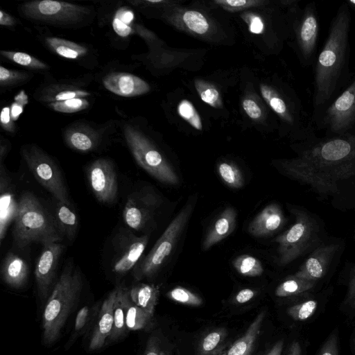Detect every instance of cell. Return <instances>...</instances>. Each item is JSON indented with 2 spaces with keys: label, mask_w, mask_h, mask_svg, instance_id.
<instances>
[{
  "label": "cell",
  "mask_w": 355,
  "mask_h": 355,
  "mask_svg": "<svg viewBox=\"0 0 355 355\" xmlns=\"http://www.w3.org/2000/svg\"><path fill=\"white\" fill-rule=\"evenodd\" d=\"M315 284V282L302 279L293 275L277 287L275 294L281 297L297 295L311 290Z\"/></svg>",
  "instance_id": "4dcf8cb0"
},
{
  "label": "cell",
  "mask_w": 355,
  "mask_h": 355,
  "mask_svg": "<svg viewBox=\"0 0 355 355\" xmlns=\"http://www.w3.org/2000/svg\"><path fill=\"white\" fill-rule=\"evenodd\" d=\"M284 175L311 184L320 172L355 171V135L315 136L302 141L297 158L282 161Z\"/></svg>",
  "instance_id": "7a4b0ae2"
},
{
  "label": "cell",
  "mask_w": 355,
  "mask_h": 355,
  "mask_svg": "<svg viewBox=\"0 0 355 355\" xmlns=\"http://www.w3.org/2000/svg\"><path fill=\"white\" fill-rule=\"evenodd\" d=\"M128 330L124 309L116 295V300L114 310L113 327L108 340L110 341L118 340L126 334Z\"/></svg>",
  "instance_id": "e575fe53"
},
{
  "label": "cell",
  "mask_w": 355,
  "mask_h": 355,
  "mask_svg": "<svg viewBox=\"0 0 355 355\" xmlns=\"http://www.w3.org/2000/svg\"><path fill=\"white\" fill-rule=\"evenodd\" d=\"M266 314V311L263 310L257 315L243 336L227 350V355H246L252 350L253 345L260 334Z\"/></svg>",
  "instance_id": "cb8c5ba5"
},
{
  "label": "cell",
  "mask_w": 355,
  "mask_h": 355,
  "mask_svg": "<svg viewBox=\"0 0 355 355\" xmlns=\"http://www.w3.org/2000/svg\"><path fill=\"white\" fill-rule=\"evenodd\" d=\"M317 306V301L309 300L289 307L287 313L295 320H304L314 313Z\"/></svg>",
  "instance_id": "ab89813d"
},
{
  "label": "cell",
  "mask_w": 355,
  "mask_h": 355,
  "mask_svg": "<svg viewBox=\"0 0 355 355\" xmlns=\"http://www.w3.org/2000/svg\"><path fill=\"white\" fill-rule=\"evenodd\" d=\"M243 108L251 119H257L261 115V108L257 103L252 99H245L243 102Z\"/></svg>",
  "instance_id": "7dc6e473"
},
{
  "label": "cell",
  "mask_w": 355,
  "mask_h": 355,
  "mask_svg": "<svg viewBox=\"0 0 355 355\" xmlns=\"http://www.w3.org/2000/svg\"><path fill=\"white\" fill-rule=\"evenodd\" d=\"M46 42L53 51L65 58L77 59L87 52L85 46L62 38L46 37Z\"/></svg>",
  "instance_id": "f546056e"
},
{
  "label": "cell",
  "mask_w": 355,
  "mask_h": 355,
  "mask_svg": "<svg viewBox=\"0 0 355 355\" xmlns=\"http://www.w3.org/2000/svg\"><path fill=\"white\" fill-rule=\"evenodd\" d=\"M255 295L256 292L254 290L251 288H243L236 294L235 300L239 304H243L252 300Z\"/></svg>",
  "instance_id": "f907efd6"
},
{
  "label": "cell",
  "mask_w": 355,
  "mask_h": 355,
  "mask_svg": "<svg viewBox=\"0 0 355 355\" xmlns=\"http://www.w3.org/2000/svg\"><path fill=\"white\" fill-rule=\"evenodd\" d=\"M218 173L221 180L229 187L241 188L244 184V179L239 168L234 164L221 162L218 165Z\"/></svg>",
  "instance_id": "d6a6232c"
},
{
  "label": "cell",
  "mask_w": 355,
  "mask_h": 355,
  "mask_svg": "<svg viewBox=\"0 0 355 355\" xmlns=\"http://www.w3.org/2000/svg\"><path fill=\"white\" fill-rule=\"evenodd\" d=\"M179 114L194 128L201 130L202 125L199 114L195 107L187 100L182 101L178 107Z\"/></svg>",
  "instance_id": "b9f144b4"
},
{
  "label": "cell",
  "mask_w": 355,
  "mask_h": 355,
  "mask_svg": "<svg viewBox=\"0 0 355 355\" xmlns=\"http://www.w3.org/2000/svg\"><path fill=\"white\" fill-rule=\"evenodd\" d=\"M189 201L168 225L153 248L133 268L134 278L139 281L155 274L173 252L194 208Z\"/></svg>",
  "instance_id": "8992f818"
},
{
  "label": "cell",
  "mask_w": 355,
  "mask_h": 355,
  "mask_svg": "<svg viewBox=\"0 0 355 355\" xmlns=\"http://www.w3.org/2000/svg\"><path fill=\"white\" fill-rule=\"evenodd\" d=\"M100 308L99 305L96 304L92 306H85L78 311L69 343H72L77 338L87 332L96 322Z\"/></svg>",
  "instance_id": "f1b7e54d"
},
{
  "label": "cell",
  "mask_w": 355,
  "mask_h": 355,
  "mask_svg": "<svg viewBox=\"0 0 355 355\" xmlns=\"http://www.w3.org/2000/svg\"><path fill=\"white\" fill-rule=\"evenodd\" d=\"M21 155L35 179L57 201L71 205L61 171L55 162L34 145L25 146Z\"/></svg>",
  "instance_id": "30bf717a"
},
{
  "label": "cell",
  "mask_w": 355,
  "mask_h": 355,
  "mask_svg": "<svg viewBox=\"0 0 355 355\" xmlns=\"http://www.w3.org/2000/svg\"><path fill=\"white\" fill-rule=\"evenodd\" d=\"M232 265L239 273L245 277H258L261 275L264 270L261 261L249 254L236 257L232 261Z\"/></svg>",
  "instance_id": "1f68e13d"
},
{
  "label": "cell",
  "mask_w": 355,
  "mask_h": 355,
  "mask_svg": "<svg viewBox=\"0 0 355 355\" xmlns=\"http://www.w3.org/2000/svg\"><path fill=\"white\" fill-rule=\"evenodd\" d=\"M89 93L81 89H67L61 91L56 94L51 101H62L66 100H70L73 98H80L85 96H89Z\"/></svg>",
  "instance_id": "f6af8a7d"
},
{
  "label": "cell",
  "mask_w": 355,
  "mask_h": 355,
  "mask_svg": "<svg viewBox=\"0 0 355 355\" xmlns=\"http://www.w3.org/2000/svg\"><path fill=\"white\" fill-rule=\"evenodd\" d=\"M124 135L137 163L162 183L176 185L179 178L162 155L137 130L127 125Z\"/></svg>",
  "instance_id": "9c48e42d"
},
{
  "label": "cell",
  "mask_w": 355,
  "mask_h": 355,
  "mask_svg": "<svg viewBox=\"0 0 355 355\" xmlns=\"http://www.w3.org/2000/svg\"><path fill=\"white\" fill-rule=\"evenodd\" d=\"M261 92L263 97L268 101L270 100L273 93V91L270 87L265 85L261 86Z\"/></svg>",
  "instance_id": "680465c9"
},
{
  "label": "cell",
  "mask_w": 355,
  "mask_h": 355,
  "mask_svg": "<svg viewBox=\"0 0 355 355\" xmlns=\"http://www.w3.org/2000/svg\"><path fill=\"white\" fill-rule=\"evenodd\" d=\"M83 288L81 274L73 260L67 262L46 300L42 314V340L46 346L55 343L77 303Z\"/></svg>",
  "instance_id": "3957f363"
},
{
  "label": "cell",
  "mask_w": 355,
  "mask_h": 355,
  "mask_svg": "<svg viewBox=\"0 0 355 355\" xmlns=\"http://www.w3.org/2000/svg\"><path fill=\"white\" fill-rule=\"evenodd\" d=\"M284 220L281 207L277 203H271L252 220L248 227V232L255 237L267 236L279 230Z\"/></svg>",
  "instance_id": "ffe728a7"
},
{
  "label": "cell",
  "mask_w": 355,
  "mask_h": 355,
  "mask_svg": "<svg viewBox=\"0 0 355 355\" xmlns=\"http://www.w3.org/2000/svg\"><path fill=\"white\" fill-rule=\"evenodd\" d=\"M227 350L226 348L224 349L223 351H221L220 353H218L217 355H227Z\"/></svg>",
  "instance_id": "94428289"
},
{
  "label": "cell",
  "mask_w": 355,
  "mask_h": 355,
  "mask_svg": "<svg viewBox=\"0 0 355 355\" xmlns=\"http://www.w3.org/2000/svg\"><path fill=\"white\" fill-rule=\"evenodd\" d=\"M340 245L338 243H322L311 252L301 265L295 276L316 282L323 277L331 264Z\"/></svg>",
  "instance_id": "2e32d148"
},
{
  "label": "cell",
  "mask_w": 355,
  "mask_h": 355,
  "mask_svg": "<svg viewBox=\"0 0 355 355\" xmlns=\"http://www.w3.org/2000/svg\"><path fill=\"white\" fill-rule=\"evenodd\" d=\"M284 343L283 340H279L266 354V355H281L283 349Z\"/></svg>",
  "instance_id": "9f6ffc18"
},
{
  "label": "cell",
  "mask_w": 355,
  "mask_h": 355,
  "mask_svg": "<svg viewBox=\"0 0 355 355\" xmlns=\"http://www.w3.org/2000/svg\"><path fill=\"white\" fill-rule=\"evenodd\" d=\"M161 202L158 193L150 188L131 193L123 211L125 224L136 231L142 230L153 219Z\"/></svg>",
  "instance_id": "4fadbf2b"
},
{
  "label": "cell",
  "mask_w": 355,
  "mask_h": 355,
  "mask_svg": "<svg viewBox=\"0 0 355 355\" xmlns=\"http://www.w3.org/2000/svg\"><path fill=\"white\" fill-rule=\"evenodd\" d=\"M295 216L293 224L278 236L277 262L285 266L321 245L322 229L317 219L306 210L291 208Z\"/></svg>",
  "instance_id": "5b68a950"
},
{
  "label": "cell",
  "mask_w": 355,
  "mask_h": 355,
  "mask_svg": "<svg viewBox=\"0 0 355 355\" xmlns=\"http://www.w3.org/2000/svg\"><path fill=\"white\" fill-rule=\"evenodd\" d=\"M216 3L218 4H223L225 6L238 8L243 7L246 6L248 3H251V1H248L246 0H223V1H216Z\"/></svg>",
  "instance_id": "db71d44e"
},
{
  "label": "cell",
  "mask_w": 355,
  "mask_h": 355,
  "mask_svg": "<svg viewBox=\"0 0 355 355\" xmlns=\"http://www.w3.org/2000/svg\"><path fill=\"white\" fill-rule=\"evenodd\" d=\"M55 213V218L63 236L73 241L77 232L78 219L71 205L57 201Z\"/></svg>",
  "instance_id": "4316f807"
},
{
  "label": "cell",
  "mask_w": 355,
  "mask_h": 355,
  "mask_svg": "<svg viewBox=\"0 0 355 355\" xmlns=\"http://www.w3.org/2000/svg\"><path fill=\"white\" fill-rule=\"evenodd\" d=\"M314 124L325 136L355 135V73Z\"/></svg>",
  "instance_id": "52a82bcc"
},
{
  "label": "cell",
  "mask_w": 355,
  "mask_h": 355,
  "mask_svg": "<svg viewBox=\"0 0 355 355\" xmlns=\"http://www.w3.org/2000/svg\"><path fill=\"white\" fill-rule=\"evenodd\" d=\"M144 355H172L171 344L160 331L153 332L148 337Z\"/></svg>",
  "instance_id": "836d02e7"
},
{
  "label": "cell",
  "mask_w": 355,
  "mask_h": 355,
  "mask_svg": "<svg viewBox=\"0 0 355 355\" xmlns=\"http://www.w3.org/2000/svg\"><path fill=\"white\" fill-rule=\"evenodd\" d=\"M182 18L187 26L196 33L204 34L209 29L207 20L198 11L188 10L184 12Z\"/></svg>",
  "instance_id": "f35d334b"
},
{
  "label": "cell",
  "mask_w": 355,
  "mask_h": 355,
  "mask_svg": "<svg viewBox=\"0 0 355 355\" xmlns=\"http://www.w3.org/2000/svg\"><path fill=\"white\" fill-rule=\"evenodd\" d=\"M19 211L17 200L10 178L3 163H0V241L2 243L10 224L15 221Z\"/></svg>",
  "instance_id": "e0dca14e"
},
{
  "label": "cell",
  "mask_w": 355,
  "mask_h": 355,
  "mask_svg": "<svg viewBox=\"0 0 355 355\" xmlns=\"http://www.w3.org/2000/svg\"><path fill=\"white\" fill-rule=\"evenodd\" d=\"M42 245L35 269V277L38 295L42 301H46L55 284L54 282L58 261L64 246L60 242Z\"/></svg>",
  "instance_id": "9a60e30c"
},
{
  "label": "cell",
  "mask_w": 355,
  "mask_h": 355,
  "mask_svg": "<svg viewBox=\"0 0 355 355\" xmlns=\"http://www.w3.org/2000/svg\"><path fill=\"white\" fill-rule=\"evenodd\" d=\"M49 105L56 112L73 113L86 109L89 106V102L85 98H80L53 102Z\"/></svg>",
  "instance_id": "60d3db41"
},
{
  "label": "cell",
  "mask_w": 355,
  "mask_h": 355,
  "mask_svg": "<svg viewBox=\"0 0 355 355\" xmlns=\"http://www.w3.org/2000/svg\"><path fill=\"white\" fill-rule=\"evenodd\" d=\"M295 49L304 67H313L318 55L319 16L317 4L309 2L302 8L292 6Z\"/></svg>",
  "instance_id": "ba28073f"
},
{
  "label": "cell",
  "mask_w": 355,
  "mask_h": 355,
  "mask_svg": "<svg viewBox=\"0 0 355 355\" xmlns=\"http://www.w3.org/2000/svg\"><path fill=\"white\" fill-rule=\"evenodd\" d=\"M1 275L6 285L12 288L19 289L27 283L29 267L23 258L12 252H9L3 260Z\"/></svg>",
  "instance_id": "603a6c76"
},
{
  "label": "cell",
  "mask_w": 355,
  "mask_h": 355,
  "mask_svg": "<svg viewBox=\"0 0 355 355\" xmlns=\"http://www.w3.org/2000/svg\"><path fill=\"white\" fill-rule=\"evenodd\" d=\"M88 11L79 5L52 0L34 1L21 6V13L27 18L49 23H73Z\"/></svg>",
  "instance_id": "8fae6325"
},
{
  "label": "cell",
  "mask_w": 355,
  "mask_h": 355,
  "mask_svg": "<svg viewBox=\"0 0 355 355\" xmlns=\"http://www.w3.org/2000/svg\"><path fill=\"white\" fill-rule=\"evenodd\" d=\"M103 83L110 92L125 97L139 96L149 90V85L144 80L125 72L110 73L103 78Z\"/></svg>",
  "instance_id": "d6986e66"
},
{
  "label": "cell",
  "mask_w": 355,
  "mask_h": 355,
  "mask_svg": "<svg viewBox=\"0 0 355 355\" xmlns=\"http://www.w3.org/2000/svg\"><path fill=\"white\" fill-rule=\"evenodd\" d=\"M200 96L204 102L211 105V106H215L214 105L219 98V93L216 88L208 87L200 92Z\"/></svg>",
  "instance_id": "c3c4849f"
},
{
  "label": "cell",
  "mask_w": 355,
  "mask_h": 355,
  "mask_svg": "<svg viewBox=\"0 0 355 355\" xmlns=\"http://www.w3.org/2000/svg\"><path fill=\"white\" fill-rule=\"evenodd\" d=\"M347 302L351 306L355 308V273L352 275L349 282Z\"/></svg>",
  "instance_id": "816d5d0a"
},
{
  "label": "cell",
  "mask_w": 355,
  "mask_h": 355,
  "mask_svg": "<svg viewBox=\"0 0 355 355\" xmlns=\"http://www.w3.org/2000/svg\"><path fill=\"white\" fill-rule=\"evenodd\" d=\"M147 2L152 3H161V2H162V1H161V0H157V1L148 0V1H147Z\"/></svg>",
  "instance_id": "6125c7cd"
},
{
  "label": "cell",
  "mask_w": 355,
  "mask_h": 355,
  "mask_svg": "<svg viewBox=\"0 0 355 355\" xmlns=\"http://www.w3.org/2000/svg\"><path fill=\"white\" fill-rule=\"evenodd\" d=\"M1 54L13 62L31 69H44L48 66L36 58L23 52L1 51Z\"/></svg>",
  "instance_id": "d590c367"
},
{
  "label": "cell",
  "mask_w": 355,
  "mask_h": 355,
  "mask_svg": "<svg viewBox=\"0 0 355 355\" xmlns=\"http://www.w3.org/2000/svg\"><path fill=\"white\" fill-rule=\"evenodd\" d=\"M132 301L139 307L154 315L159 295V287L153 284H138L129 289Z\"/></svg>",
  "instance_id": "d4e9b609"
},
{
  "label": "cell",
  "mask_w": 355,
  "mask_h": 355,
  "mask_svg": "<svg viewBox=\"0 0 355 355\" xmlns=\"http://www.w3.org/2000/svg\"><path fill=\"white\" fill-rule=\"evenodd\" d=\"M89 187L98 202L113 204L117 199V174L112 162L107 158L94 160L87 168Z\"/></svg>",
  "instance_id": "5bb4252c"
},
{
  "label": "cell",
  "mask_w": 355,
  "mask_h": 355,
  "mask_svg": "<svg viewBox=\"0 0 355 355\" xmlns=\"http://www.w3.org/2000/svg\"><path fill=\"white\" fill-rule=\"evenodd\" d=\"M65 140L71 148L85 153L93 150L97 146L98 136L92 130L73 128L66 132Z\"/></svg>",
  "instance_id": "484cf974"
},
{
  "label": "cell",
  "mask_w": 355,
  "mask_h": 355,
  "mask_svg": "<svg viewBox=\"0 0 355 355\" xmlns=\"http://www.w3.org/2000/svg\"><path fill=\"white\" fill-rule=\"evenodd\" d=\"M286 355H302V349L298 342L294 341L289 347Z\"/></svg>",
  "instance_id": "6f0895ef"
},
{
  "label": "cell",
  "mask_w": 355,
  "mask_h": 355,
  "mask_svg": "<svg viewBox=\"0 0 355 355\" xmlns=\"http://www.w3.org/2000/svg\"><path fill=\"white\" fill-rule=\"evenodd\" d=\"M117 297L124 309L126 326L128 330L137 331L151 327L153 315L137 306L130 297L129 289L118 286Z\"/></svg>",
  "instance_id": "44dd1931"
},
{
  "label": "cell",
  "mask_w": 355,
  "mask_h": 355,
  "mask_svg": "<svg viewBox=\"0 0 355 355\" xmlns=\"http://www.w3.org/2000/svg\"><path fill=\"white\" fill-rule=\"evenodd\" d=\"M227 331L225 328H217L207 333L200 341L198 355H217L226 348Z\"/></svg>",
  "instance_id": "83f0119b"
},
{
  "label": "cell",
  "mask_w": 355,
  "mask_h": 355,
  "mask_svg": "<svg viewBox=\"0 0 355 355\" xmlns=\"http://www.w3.org/2000/svg\"><path fill=\"white\" fill-rule=\"evenodd\" d=\"M237 213L232 207H226L216 218L205 234L202 248L207 250L230 235L236 227Z\"/></svg>",
  "instance_id": "7402d4cb"
},
{
  "label": "cell",
  "mask_w": 355,
  "mask_h": 355,
  "mask_svg": "<svg viewBox=\"0 0 355 355\" xmlns=\"http://www.w3.org/2000/svg\"><path fill=\"white\" fill-rule=\"evenodd\" d=\"M117 295V287L113 289L101 305L96 323L89 343V349L95 351L101 349L108 339L113 327L114 310Z\"/></svg>",
  "instance_id": "ac0fdd59"
},
{
  "label": "cell",
  "mask_w": 355,
  "mask_h": 355,
  "mask_svg": "<svg viewBox=\"0 0 355 355\" xmlns=\"http://www.w3.org/2000/svg\"><path fill=\"white\" fill-rule=\"evenodd\" d=\"M1 125L2 128L10 132L15 131V124L10 114V107H4L1 112Z\"/></svg>",
  "instance_id": "681fc988"
},
{
  "label": "cell",
  "mask_w": 355,
  "mask_h": 355,
  "mask_svg": "<svg viewBox=\"0 0 355 355\" xmlns=\"http://www.w3.org/2000/svg\"><path fill=\"white\" fill-rule=\"evenodd\" d=\"M148 242V236H137L131 231L121 228L112 240L113 248L112 271L124 275L139 261Z\"/></svg>",
  "instance_id": "7c38bea8"
},
{
  "label": "cell",
  "mask_w": 355,
  "mask_h": 355,
  "mask_svg": "<svg viewBox=\"0 0 355 355\" xmlns=\"http://www.w3.org/2000/svg\"><path fill=\"white\" fill-rule=\"evenodd\" d=\"M351 10L344 1L332 17L323 46L313 64V123L342 92L351 80Z\"/></svg>",
  "instance_id": "6da1fadb"
},
{
  "label": "cell",
  "mask_w": 355,
  "mask_h": 355,
  "mask_svg": "<svg viewBox=\"0 0 355 355\" xmlns=\"http://www.w3.org/2000/svg\"><path fill=\"white\" fill-rule=\"evenodd\" d=\"M349 9L355 11V0H347L345 1Z\"/></svg>",
  "instance_id": "91938a15"
},
{
  "label": "cell",
  "mask_w": 355,
  "mask_h": 355,
  "mask_svg": "<svg viewBox=\"0 0 355 355\" xmlns=\"http://www.w3.org/2000/svg\"><path fill=\"white\" fill-rule=\"evenodd\" d=\"M134 19L133 12L125 8L117 10L113 19V28L120 36L126 37L132 33L130 24Z\"/></svg>",
  "instance_id": "8d00e7d4"
},
{
  "label": "cell",
  "mask_w": 355,
  "mask_h": 355,
  "mask_svg": "<svg viewBox=\"0 0 355 355\" xmlns=\"http://www.w3.org/2000/svg\"><path fill=\"white\" fill-rule=\"evenodd\" d=\"M318 355H338V337L332 333L324 343Z\"/></svg>",
  "instance_id": "bcb514c9"
},
{
  "label": "cell",
  "mask_w": 355,
  "mask_h": 355,
  "mask_svg": "<svg viewBox=\"0 0 355 355\" xmlns=\"http://www.w3.org/2000/svg\"><path fill=\"white\" fill-rule=\"evenodd\" d=\"M28 75L21 71L8 69L0 66V84L1 86H9L19 83L26 78Z\"/></svg>",
  "instance_id": "7bdbcfd3"
},
{
  "label": "cell",
  "mask_w": 355,
  "mask_h": 355,
  "mask_svg": "<svg viewBox=\"0 0 355 355\" xmlns=\"http://www.w3.org/2000/svg\"><path fill=\"white\" fill-rule=\"evenodd\" d=\"M166 295L171 300L185 305L198 306L202 303L199 295L182 286L173 288Z\"/></svg>",
  "instance_id": "74e56055"
},
{
  "label": "cell",
  "mask_w": 355,
  "mask_h": 355,
  "mask_svg": "<svg viewBox=\"0 0 355 355\" xmlns=\"http://www.w3.org/2000/svg\"><path fill=\"white\" fill-rule=\"evenodd\" d=\"M250 30L252 33L255 34L261 33L263 31V24L259 17L255 16L252 18L250 24Z\"/></svg>",
  "instance_id": "f5cc1de1"
},
{
  "label": "cell",
  "mask_w": 355,
  "mask_h": 355,
  "mask_svg": "<svg viewBox=\"0 0 355 355\" xmlns=\"http://www.w3.org/2000/svg\"><path fill=\"white\" fill-rule=\"evenodd\" d=\"M252 351V350L250 351L246 355H251Z\"/></svg>",
  "instance_id": "be15d7a7"
},
{
  "label": "cell",
  "mask_w": 355,
  "mask_h": 355,
  "mask_svg": "<svg viewBox=\"0 0 355 355\" xmlns=\"http://www.w3.org/2000/svg\"><path fill=\"white\" fill-rule=\"evenodd\" d=\"M15 24V19L9 14L0 11V24L2 26H9Z\"/></svg>",
  "instance_id": "11a10c76"
},
{
  "label": "cell",
  "mask_w": 355,
  "mask_h": 355,
  "mask_svg": "<svg viewBox=\"0 0 355 355\" xmlns=\"http://www.w3.org/2000/svg\"><path fill=\"white\" fill-rule=\"evenodd\" d=\"M12 237L14 245L23 249L33 243L42 245L60 242L63 239L55 218L30 191L19 198V211L15 220Z\"/></svg>",
  "instance_id": "277c9868"
},
{
  "label": "cell",
  "mask_w": 355,
  "mask_h": 355,
  "mask_svg": "<svg viewBox=\"0 0 355 355\" xmlns=\"http://www.w3.org/2000/svg\"><path fill=\"white\" fill-rule=\"evenodd\" d=\"M28 103V96L24 91H21L15 96L14 103L10 107V114L12 119L16 121L23 112L25 105Z\"/></svg>",
  "instance_id": "ee69618b"
}]
</instances>
